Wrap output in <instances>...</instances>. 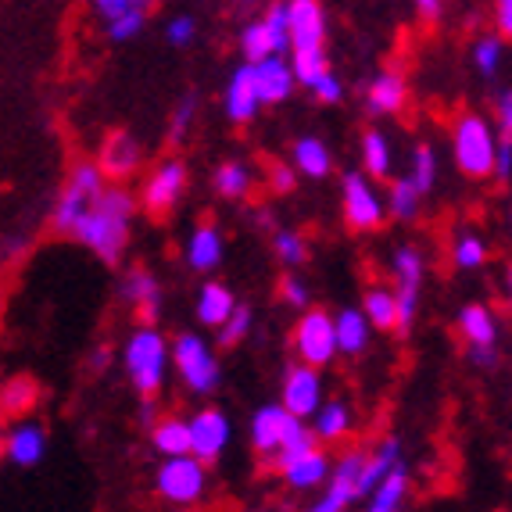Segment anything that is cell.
<instances>
[{"label": "cell", "mask_w": 512, "mask_h": 512, "mask_svg": "<svg viewBox=\"0 0 512 512\" xmlns=\"http://www.w3.org/2000/svg\"><path fill=\"white\" fill-rule=\"evenodd\" d=\"M419 205H423L419 190L412 187L405 176H391V187H387V194H384L387 215H391V219H398V222H412L419 215Z\"/></svg>", "instance_id": "obj_36"}, {"label": "cell", "mask_w": 512, "mask_h": 512, "mask_svg": "<svg viewBox=\"0 0 512 512\" xmlns=\"http://www.w3.org/2000/svg\"><path fill=\"white\" fill-rule=\"evenodd\" d=\"M222 258H226V237H222V230L215 222H197L194 230L187 233V244H183V262H187V269L208 276L219 269Z\"/></svg>", "instance_id": "obj_18"}, {"label": "cell", "mask_w": 512, "mask_h": 512, "mask_svg": "<svg viewBox=\"0 0 512 512\" xmlns=\"http://www.w3.org/2000/svg\"><path fill=\"white\" fill-rule=\"evenodd\" d=\"M222 104H226V119L237 122V126H244V122H251L258 115V108H262V101H258V86H255V69H251L248 61L240 65L237 72L230 76V83H226V97H222Z\"/></svg>", "instance_id": "obj_21"}, {"label": "cell", "mask_w": 512, "mask_h": 512, "mask_svg": "<svg viewBox=\"0 0 512 512\" xmlns=\"http://www.w3.org/2000/svg\"><path fill=\"white\" fill-rule=\"evenodd\" d=\"M194 115H197V97H194V94L180 97V104H176V111H172L169 144H180V140L187 137L190 126H194Z\"/></svg>", "instance_id": "obj_46"}, {"label": "cell", "mask_w": 512, "mask_h": 512, "mask_svg": "<svg viewBox=\"0 0 512 512\" xmlns=\"http://www.w3.org/2000/svg\"><path fill=\"white\" fill-rule=\"evenodd\" d=\"M133 4H137V8H151L154 0H133Z\"/></svg>", "instance_id": "obj_60"}, {"label": "cell", "mask_w": 512, "mask_h": 512, "mask_svg": "<svg viewBox=\"0 0 512 512\" xmlns=\"http://www.w3.org/2000/svg\"><path fill=\"white\" fill-rule=\"evenodd\" d=\"M251 69H255V86H258V101L262 104H283L294 94V86H298L294 83L291 61L283 58V54H265Z\"/></svg>", "instance_id": "obj_20"}, {"label": "cell", "mask_w": 512, "mask_h": 512, "mask_svg": "<svg viewBox=\"0 0 512 512\" xmlns=\"http://www.w3.org/2000/svg\"><path fill=\"white\" fill-rule=\"evenodd\" d=\"M248 437L255 455H262V462H273L276 470H283L291 459L319 444L305 419L291 416L280 402H265L262 409H255L248 423Z\"/></svg>", "instance_id": "obj_2"}, {"label": "cell", "mask_w": 512, "mask_h": 512, "mask_svg": "<svg viewBox=\"0 0 512 512\" xmlns=\"http://www.w3.org/2000/svg\"><path fill=\"white\" fill-rule=\"evenodd\" d=\"M280 298L287 308H294V312H305L308 305H312V291H308V283L301 280V276H283L280 283Z\"/></svg>", "instance_id": "obj_47"}, {"label": "cell", "mask_w": 512, "mask_h": 512, "mask_svg": "<svg viewBox=\"0 0 512 512\" xmlns=\"http://www.w3.org/2000/svg\"><path fill=\"white\" fill-rule=\"evenodd\" d=\"M251 512H273V509H251Z\"/></svg>", "instance_id": "obj_62"}, {"label": "cell", "mask_w": 512, "mask_h": 512, "mask_svg": "<svg viewBox=\"0 0 512 512\" xmlns=\"http://www.w3.org/2000/svg\"><path fill=\"white\" fill-rule=\"evenodd\" d=\"M459 333H462V341H466V348H470V344H498L495 308L484 305V301H470V305H462Z\"/></svg>", "instance_id": "obj_32"}, {"label": "cell", "mask_w": 512, "mask_h": 512, "mask_svg": "<svg viewBox=\"0 0 512 512\" xmlns=\"http://www.w3.org/2000/svg\"><path fill=\"white\" fill-rule=\"evenodd\" d=\"M341 212H344V226L351 233H373L384 226L387 219L384 194L376 190V183L369 180L366 172H348L341 180Z\"/></svg>", "instance_id": "obj_10"}, {"label": "cell", "mask_w": 512, "mask_h": 512, "mask_svg": "<svg viewBox=\"0 0 512 512\" xmlns=\"http://www.w3.org/2000/svg\"><path fill=\"white\" fill-rule=\"evenodd\" d=\"M333 337H337V355L359 359V355L369 351V344H373V326L362 316V308L348 305L333 316Z\"/></svg>", "instance_id": "obj_23"}, {"label": "cell", "mask_w": 512, "mask_h": 512, "mask_svg": "<svg viewBox=\"0 0 512 512\" xmlns=\"http://www.w3.org/2000/svg\"><path fill=\"white\" fill-rule=\"evenodd\" d=\"M104 172L97 169V162H76L72 165V172L65 176V187H61L58 201H54V230L58 233H69L72 222L83 215V208L94 201L97 194L104 190Z\"/></svg>", "instance_id": "obj_11"}, {"label": "cell", "mask_w": 512, "mask_h": 512, "mask_svg": "<svg viewBox=\"0 0 512 512\" xmlns=\"http://www.w3.org/2000/svg\"><path fill=\"white\" fill-rule=\"evenodd\" d=\"M154 419H158V412H154V402H151V398H144V409H140V423H144V430L151 427Z\"/></svg>", "instance_id": "obj_57"}, {"label": "cell", "mask_w": 512, "mask_h": 512, "mask_svg": "<svg viewBox=\"0 0 512 512\" xmlns=\"http://www.w3.org/2000/svg\"><path fill=\"white\" fill-rule=\"evenodd\" d=\"M251 330H255V312L248 305H237L230 312V319L215 330V341H219V348H237V344L248 341Z\"/></svg>", "instance_id": "obj_39"}, {"label": "cell", "mask_w": 512, "mask_h": 512, "mask_svg": "<svg viewBox=\"0 0 512 512\" xmlns=\"http://www.w3.org/2000/svg\"><path fill=\"white\" fill-rule=\"evenodd\" d=\"M169 362L180 376V384L187 387L194 398H208L219 391L222 384V366L212 344L194 330L176 333V341H169Z\"/></svg>", "instance_id": "obj_5"}, {"label": "cell", "mask_w": 512, "mask_h": 512, "mask_svg": "<svg viewBox=\"0 0 512 512\" xmlns=\"http://www.w3.org/2000/svg\"><path fill=\"white\" fill-rule=\"evenodd\" d=\"M94 8H97V15H101L104 22H111V18H119L122 11L133 8V0H94Z\"/></svg>", "instance_id": "obj_55"}, {"label": "cell", "mask_w": 512, "mask_h": 512, "mask_svg": "<svg viewBox=\"0 0 512 512\" xmlns=\"http://www.w3.org/2000/svg\"><path fill=\"white\" fill-rule=\"evenodd\" d=\"M466 359L473 369H495L498 366V344H470Z\"/></svg>", "instance_id": "obj_52"}, {"label": "cell", "mask_w": 512, "mask_h": 512, "mask_svg": "<svg viewBox=\"0 0 512 512\" xmlns=\"http://www.w3.org/2000/svg\"><path fill=\"white\" fill-rule=\"evenodd\" d=\"M287 29L291 51H319L326 47V11L319 0H287Z\"/></svg>", "instance_id": "obj_16"}, {"label": "cell", "mask_w": 512, "mask_h": 512, "mask_svg": "<svg viewBox=\"0 0 512 512\" xmlns=\"http://www.w3.org/2000/svg\"><path fill=\"white\" fill-rule=\"evenodd\" d=\"M326 402V380H323V369H312L305 362H294L287 373H283V387H280V405L291 416L298 419H312L316 409Z\"/></svg>", "instance_id": "obj_13"}, {"label": "cell", "mask_w": 512, "mask_h": 512, "mask_svg": "<svg viewBox=\"0 0 512 512\" xmlns=\"http://www.w3.org/2000/svg\"><path fill=\"white\" fill-rule=\"evenodd\" d=\"M147 434H151V448L158 455H165V459H172V455H190L187 416H180V412L158 416L151 427H147Z\"/></svg>", "instance_id": "obj_29"}, {"label": "cell", "mask_w": 512, "mask_h": 512, "mask_svg": "<svg viewBox=\"0 0 512 512\" xmlns=\"http://www.w3.org/2000/svg\"><path fill=\"white\" fill-rule=\"evenodd\" d=\"M262 29L269 36V54L291 51V29H287V4H273L262 15Z\"/></svg>", "instance_id": "obj_41"}, {"label": "cell", "mask_w": 512, "mask_h": 512, "mask_svg": "<svg viewBox=\"0 0 512 512\" xmlns=\"http://www.w3.org/2000/svg\"><path fill=\"white\" fill-rule=\"evenodd\" d=\"M362 459L366 452L355 448V452H344L341 459L330 462V477L323 484V495L308 505L305 512H348V505L355 502V477L362 470Z\"/></svg>", "instance_id": "obj_14"}, {"label": "cell", "mask_w": 512, "mask_h": 512, "mask_svg": "<svg viewBox=\"0 0 512 512\" xmlns=\"http://www.w3.org/2000/svg\"><path fill=\"white\" fill-rule=\"evenodd\" d=\"M491 176H495L498 183H509V176H512V137H509V140H502V137H498L495 169H491Z\"/></svg>", "instance_id": "obj_53"}, {"label": "cell", "mask_w": 512, "mask_h": 512, "mask_svg": "<svg viewBox=\"0 0 512 512\" xmlns=\"http://www.w3.org/2000/svg\"><path fill=\"white\" fill-rule=\"evenodd\" d=\"M330 462L333 459L326 455L323 444H316V448H308L298 459L287 462L280 470V477L291 491H316V487H323L326 477H330Z\"/></svg>", "instance_id": "obj_22"}, {"label": "cell", "mask_w": 512, "mask_h": 512, "mask_svg": "<svg viewBox=\"0 0 512 512\" xmlns=\"http://www.w3.org/2000/svg\"><path fill=\"white\" fill-rule=\"evenodd\" d=\"M405 180L419 190V197H427L437 187V151L430 144H416L409 154V172Z\"/></svg>", "instance_id": "obj_37"}, {"label": "cell", "mask_w": 512, "mask_h": 512, "mask_svg": "<svg viewBox=\"0 0 512 512\" xmlns=\"http://www.w3.org/2000/svg\"><path fill=\"white\" fill-rule=\"evenodd\" d=\"M165 40H169V47H190V43L197 40V22L190 15H176L169 22V29H165Z\"/></svg>", "instance_id": "obj_49"}, {"label": "cell", "mask_w": 512, "mask_h": 512, "mask_svg": "<svg viewBox=\"0 0 512 512\" xmlns=\"http://www.w3.org/2000/svg\"><path fill=\"white\" fill-rule=\"evenodd\" d=\"M402 459H405V452H402V441H398V437H384V441H376L366 452V459H362L359 477H355V498H366L369 491L384 480V473L391 470V466H398Z\"/></svg>", "instance_id": "obj_24"}, {"label": "cell", "mask_w": 512, "mask_h": 512, "mask_svg": "<svg viewBox=\"0 0 512 512\" xmlns=\"http://www.w3.org/2000/svg\"><path fill=\"white\" fill-rule=\"evenodd\" d=\"M495 29L502 40L512 33V0H495Z\"/></svg>", "instance_id": "obj_54"}, {"label": "cell", "mask_w": 512, "mask_h": 512, "mask_svg": "<svg viewBox=\"0 0 512 512\" xmlns=\"http://www.w3.org/2000/svg\"><path fill=\"white\" fill-rule=\"evenodd\" d=\"M240 54L248 58V65H255V61H262L265 54H269V36H265V29H262V18L240 29Z\"/></svg>", "instance_id": "obj_45"}, {"label": "cell", "mask_w": 512, "mask_h": 512, "mask_svg": "<svg viewBox=\"0 0 512 512\" xmlns=\"http://www.w3.org/2000/svg\"><path fill=\"white\" fill-rule=\"evenodd\" d=\"M0 466H4V434H0Z\"/></svg>", "instance_id": "obj_61"}, {"label": "cell", "mask_w": 512, "mask_h": 512, "mask_svg": "<svg viewBox=\"0 0 512 512\" xmlns=\"http://www.w3.org/2000/svg\"><path fill=\"white\" fill-rule=\"evenodd\" d=\"M362 316L369 319V326L380 333H394L398 326V301H394V291L391 287H369L362 294Z\"/></svg>", "instance_id": "obj_34"}, {"label": "cell", "mask_w": 512, "mask_h": 512, "mask_svg": "<svg viewBox=\"0 0 512 512\" xmlns=\"http://www.w3.org/2000/svg\"><path fill=\"white\" fill-rule=\"evenodd\" d=\"M36 398H40V387L29 376H15V380L0 387V416L22 419L36 405Z\"/></svg>", "instance_id": "obj_35"}, {"label": "cell", "mask_w": 512, "mask_h": 512, "mask_svg": "<svg viewBox=\"0 0 512 512\" xmlns=\"http://www.w3.org/2000/svg\"><path fill=\"white\" fill-rule=\"evenodd\" d=\"M47 455V430L36 419H18L15 427L4 434V459L18 470H33Z\"/></svg>", "instance_id": "obj_19"}, {"label": "cell", "mask_w": 512, "mask_h": 512, "mask_svg": "<svg viewBox=\"0 0 512 512\" xmlns=\"http://www.w3.org/2000/svg\"><path fill=\"white\" fill-rule=\"evenodd\" d=\"M237 294L226 287V283L219 280H208L201 291H197V301H194V316L201 326H208V330H219L226 319H230V312L237 308Z\"/></svg>", "instance_id": "obj_26"}, {"label": "cell", "mask_w": 512, "mask_h": 512, "mask_svg": "<svg viewBox=\"0 0 512 512\" xmlns=\"http://www.w3.org/2000/svg\"><path fill=\"white\" fill-rule=\"evenodd\" d=\"M18 251H26V240H8V244H4V255H18Z\"/></svg>", "instance_id": "obj_59"}, {"label": "cell", "mask_w": 512, "mask_h": 512, "mask_svg": "<svg viewBox=\"0 0 512 512\" xmlns=\"http://www.w3.org/2000/svg\"><path fill=\"white\" fill-rule=\"evenodd\" d=\"M405 101H409V83H405V76H398V72H380L366 90V108L376 119L398 115V111L405 108Z\"/></svg>", "instance_id": "obj_25"}, {"label": "cell", "mask_w": 512, "mask_h": 512, "mask_svg": "<svg viewBox=\"0 0 512 512\" xmlns=\"http://www.w3.org/2000/svg\"><path fill=\"white\" fill-rule=\"evenodd\" d=\"M495 151H498L495 126H491L484 115H477V111H462L452 126V154L462 176H470V180H491Z\"/></svg>", "instance_id": "obj_6"}, {"label": "cell", "mask_w": 512, "mask_h": 512, "mask_svg": "<svg viewBox=\"0 0 512 512\" xmlns=\"http://www.w3.org/2000/svg\"><path fill=\"white\" fill-rule=\"evenodd\" d=\"M416 8L423 18H437L441 15V0H416Z\"/></svg>", "instance_id": "obj_56"}, {"label": "cell", "mask_w": 512, "mask_h": 512, "mask_svg": "<svg viewBox=\"0 0 512 512\" xmlns=\"http://www.w3.org/2000/svg\"><path fill=\"white\" fill-rule=\"evenodd\" d=\"M308 90H312V94H316V101H323V104H341L344 101V83L333 76V72H323V76L308 86Z\"/></svg>", "instance_id": "obj_50"}, {"label": "cell", "mask_w": 512, "mask_h": 512, "mask_svg": "<svg viewBox=\"0 0 512 512\" xmlns=\"http://www.w3.org/2000/svg\"><path fill=\"white\" fill-rule=\"evenodd\" d=\"M308 423H312V434L319 444H341L355 427V412L348 402H323Z\"/></svg>", "instance_id": "obj_30"}, {"label": "cell", "mask_w": 512, "mask_h": 512, "mask_svg": "<svg viewBox=\"0 0 512 512\" xmlns=\"http://www.w3.org/2000/svg\"><path fill=\"white\" fill-rule=\"evenodd\" d=\"M291 72H294V83H298V86H312L319 76H323V72H330L326 47H319V51H294Z\"/></svg>", "instance_id": "obj_42"}, {"label": "cell", "mask_w": 512, "mask_h": 512, "mask_svg": "<svg viewBox=\"0 0 512 512\" xmlns=\"http://www.w3.org/2000/svg\"><path fill=\"white\" fill-rule=\"evenodd\" d=\"M212 495V466H205L194 455H172L158 462L154 470V498L169 509H197Z\"/></svg>", "instance_id": "obj_4"}, {"label": "cell", "mask_w": 512, "mask_h": 512, "mask_svg": "<svg viewBox=\"0 0 512 512\" xmlns=\"http://www.w3.org/2000/svg\"><path fill=\"white\" fill-rule=\"evenodd\" d=\"M119 298L137 312L140 323H154L158 312H162V283H158V276L151 269L133 265L119 283Z\"/></svg>", "instance_id": "obj_17"}, {"label": "cell", "mask_w": 512, "mask_h": 512, "mask_svg": "<svg viewBox=\"0 0 512 512\" xmlns=\"http://www.w3.org/2000/svg\"><path fill=\"white\" fill-rule=\"evenodd\" d=\"M265 180H269V190H273L276 197H287V194H294V187H298V172H294L287 162H273L269 172H265Z\"/></svg>", "instance_id": "obj_48"}, {"label": "cell", "mask_w": 512, "mask_h": 512, "mask_svg": "<svg viewBox=\"0 0 512 512\" xmlns=\"http://www.w3.org/2000/svg\"><path fill=\"white\" fill-rule=\"evenodd\" d=\"M291 169L305 180H326L333 172V154L319 137H301L291 147Z\"/></svg>", "instance_id": "obj_31"}, {"label": "cell", "mask_w": 512, "mask_h": 512, "mask_svg": "<svg viewBox=\"0 0 512 512\" xmlns=\"http://www.w3.org/2000/svg\"><path fill=\"white\" fill-rule=\"evenodd\" d=\"M144 26H147V15H144V8H133L129 11H122L119 18H111L108 22V36L115 43H129V40H137L140 33H144Z\"/></svg>", "instance_id": "obj_44"}, {"label": "cell", "mask_w": 512, "mask_h": 512, "mask_svg": "<svg viewBox=\"0 0 512 512\" xmlns=\"http://www.w3.org/2000/svg\"><path fill=\"white\" fill-rule=\"evenodd\" d=\"M391 280H394V301H398V337H409L412 323L419 312V294L427 280V258L416 244H398L391 255Z\"/></svg>", "instance_id": "obj_7"}, {"label": "cell", "mask_w": 512, "mask_h": 512, "mask_svg": "<svg viewBox=\"0 0 512 512\" xmlns=\"http://www.w3.org/2000/svg\"><path fill=\"white\" fill-rule=\"evenodd\" d=\"M495 133L502 140L512 137V90H498L495 97Z\"/></svg>", "instance_id": "obj_51"}, {"label": "cell", "mask_w": 512, "mask_h": 512, "mask_svg": "<svg viewBox=\"0 0 512 512\" xmlns=\"http://www.w3.org/2000/svg\"><path fill=\"white\" fill-rule=\"evenodd\" d=\"M291 348L298 362L312 369H330L337 362V337H333V316L323 308L308 305L298 316L291 333Z\"/></svg>", "instance_id": "obj_9"}, {"label": "cell", "mask_w": 512, "mask_h": 512, "mask_svg": "<svg viewBox=\"0 0 512 512\" xmlns=\"http://www.w3.org/2000/svg\"><path fill=\"white\" fill-rule=\"evenodd\" d=\"M122 369L140 398H154L169 380V337L154 323H140L122 344Z\"/></svg>", "instance_id": "obj_3"}, {"label": "cell", "mask_w": 512, "mask_h": 512, "mask_svg": "<svg viewBox=\"0 0 512 512\" xmlns=\"http://www.w3.org/2000/svg\"><path fill=\"white\" fill-rule=\"evenodd\" d=\"M187 180H190L187 165H183L180 158H165V162L154 165L144 176V183H140L137 208H144L151 219H169V215L180 208L183 194H187Z\"/></svg>", "instance_id": "obj_8"}, {"label": "cell", "mask_w": 512, "mask_h": 512, "mask_svg": "<svg viewBox=\"0 0 512 512\" xmlns=\"http://www.w3.org/2000/svg\"><path fill=\"white\" fill-rule=\"evenodd\" d=\"M97 169L104 172V180L111 183H126L129 176H137L144 169V147L133 133H111L101 147V158H97Z\"/></svg>", "instance_id": "obj_15"}, {"label": "cell", "mask_w": 512, "mask_h": 512, "mask_svg": "<svg viewBox=\"0 0 512 512\" xmlns=\"http://www.w3.org/2000/svg\"><path fill=\"white\" fill-rule=\"evenodd\" d=\"M502 58H505V40L498 33H487L473 43V69L484 79H495V72L502 69Z\"/></svg>", "instance_id": "obj_40"}, {"label": "cell", "mask_w": 512, "mask_h": 512, "mask_svg": "<svg viewBox=\"0 0 512 512\" xmlns=\"http://www.w3.org/2000/svg\"><path fill=\"white\" fill-rule=\"evenodd\" d=\"M273 255L280 258L287 269H298L308 262V240L298 230H280L273 237Z\"/></svg>", "instance_id": "obj_43"}, {"label": "cell", "mask_w": 512, "mask_h": 512, "mask_svg": "<svg viewBox=\"0 0 512 512\" xmlns=\"http://www.w3.org/2000/svg\"><path fill=\"white\" fill-rule=\"evenodd\" d=\"M133 219H137V197L122 183H104V190L83 208V215L72 222L65 237L79 240L104 265H115L133 240Z\"/></svg>", "instance_id": "obj_1"}, {"label": "cell", "mask_w": 512, "mask_h": 512, "mask_svg": "<svg viewBox=\"0 0 512 512\" xmlns=\"http://www.w3.org/2000/svg\"><path fill=\"white\" fill-rule=\"evenodd\" d=\"M212 187H215V194L226 197V201H244V197H251V190H255V169H251L248 162H240V158H230V162H222L219 169H215Z\"/></svg>", "instance_id": "obj_33"}, {"label": "cell", "mask_w": 512, "mask_h": 512, "mask_svg": "<svg viewBox=\"0 0 512 512\" xmlns=\"http://www.w3.org/2000/svg\"><path fill=\"white\" fill-rule=\"evenodd\" d=\"M487 258H491V248H487V240L480 237V233L462 230L459 237H455L452 262L459 265V269H466V273H473V269H484Z\"/></svg>", "instance_id": "obj_38"}, {"label": "cell", "mask_w": 512, "mask_h": 512, "mask_svg": "<svg viewBox=\"0 0 512 512\" xmlns=\"http://www.w3.org/2000/svg\"><path fill=\"white\" fill-rule=\"evenodd\" d=\"M359 154H362V172H366L369 180H391L394 176V147L391 137L380 126L362 133Z\"/></svg>", "instance_id": "obj_28"}, {"label": "cell", "mask_w": 512, "mask_h": 512, "mask_svg": "<svg viewBox=\"0 0 512 512\" xmlns=\"http://www.w3.org/2000/svg\"><path fill=\"white\" fill-rule=\"evenodd\" d=\"M108 362H111V351H108V348H101V351L94 355V359H90V366H94L97 373H101V369H108Z\"/></svg>", "instance_id": "obj_58"}, {"label": "cell", "mask_w": 512, "mask_h": 512, "mask_svg": "<svg viewBox=\"0 0 512 512\" xmlns=\"http://www.w3.org/2000/svg\"><path fill=\"white\" fill-rule=\"evenodd\" d=\"M187 434H190V455L201 459L205 466L222 459V452L233 441V419L219 405H205L194 416H187Z\"/></svg>", "instance_id": "obj_12"}, {"label": "cell", "mask_w": 512, "mask_h": 512, "mask_svg": "<svg viewBox=\"0 0 512 512\" xmlns=\"http://www.w3.org/2000/svg\"><path fill=\"white\" fill-rule=\"evenodd\" d=\"M409 487H412V473L405 466V459L398 466L384 473V480L369 491V505L366 512H402L405 509V498H409Z\"/></svg>", "instance_id": "obj_27"}]
</instances>
